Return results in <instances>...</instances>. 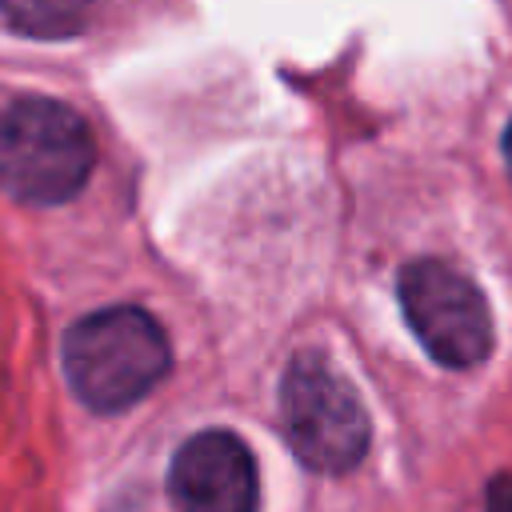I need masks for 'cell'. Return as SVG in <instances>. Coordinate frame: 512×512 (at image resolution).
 <instances>
[{
  "label": "cell",
  "mask_w": 512,
  "mask_h": 512,
  "mask_svg": "<svg viewBox=\"0 0 512 512\" xmlns=\"http://www.w3.org/2000/svg\"><path fill=\"white\" fill-rule=\"evenodd\" d=\"M504 168H508V180H512V120H508V128H504Z\"/></svg>",
  "instance_id": "52a82bcc"
},
{
  "label": "cell",
  "mask_w": 512,
  "mask_h": 512,
  "mask_svg": "<svg viewBox=\"0 0 512 512\" xmlns=\"http://www.w3.org/2000/svg\"><path fill=\"white\" fill-rule=\"evenodd\" d=\"M488 512H512V476H496L484 492Z\"/></svg>",
  "instance_id": "8992f818"
},
{
  "label": "cell",
  "mask_w": 512,
  "mask_h": 512,
  "mask_svg": "<svg viewBox=\"0 0 512 512\" xmlns=\"http://www.w3.org/2000/svg\"><path fill=\"white\" fill-rule=\"evenodd\" d=\"M280 424L296 460L312 472H352L372 440L364 400L324 352H296L280 380Z\"/></svg>",
  "instance_id": "3957f363"
},
{
  "label": "cell",
  "mask_w": 512,
  "mask_h": 512,
  "mask_svg": "<svg viewBox=\"0 0 512 512\" xmlns=\"http://www.w3.org/2000/svg\"><path fill=\"white\" fill-rule=\"evenodd\" d=\"M96 164V140L80 112L48 96L12 100L0 112V188L24 204L72 200Z\"/></svg>",
  "instance_id": "7a4b0ae2"
},
{
  "label": "cell",
  "mask_w": 512,
  "mask_h": 512,
  "mask_svg": "<svg viewBox=\"0 0 512 512\" xmlns=\"http://www.w3.org/2000/svg\"><path fill=\"white\" fill-rule=\"evenodd\" d=\"M176 512H256V460L236 432L204 428L188 436L168 468Z\"/></svg>",
  "instance_id": "5b68a950"
},
{
  "label": "cell",
  "mask_w": 512,
  "mask_h": 512,
  "mask_svg": "<svg viewBox=\"0 0 512 512\" xmlns=\"http://www.w3.org/2000/svg\"><path fill=\"white\" fill-rule=\"evenodd\" d=\"M400 312L444 368H472L492 352V312L472 276L448 260H412L396 280Z\"/></svg>",
  "instance_id": "277c9868"
},
{
  "label": "cell",
  "mask_w": 512,
  "mask_h": 512,
  "mask_svg": "<svg viewBox=\"0 0 512 512\" xmlns=\"http://www.w3.org/2000/svg\"><path fill=\"white\" fill-rule=\"evenodd\" d=\"M172 364L164 328L132 304L100 308L64 336V372L72 392L96 412H120L148 396Z\"/></svg>",
  "instance_id": "6da1fadb"
}]
</instances>
